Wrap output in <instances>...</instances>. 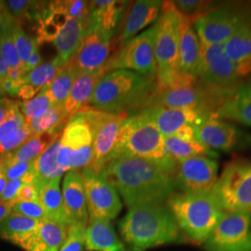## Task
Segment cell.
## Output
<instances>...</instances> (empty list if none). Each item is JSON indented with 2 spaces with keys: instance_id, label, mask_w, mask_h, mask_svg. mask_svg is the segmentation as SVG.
<instances>
[{
  "instance_id": "cell-55",
  "label": "cell",
  "mask_w": 251,
  "mask_h": 251,
  "mask_svg": "<svg viewBox=\"0 0 251 251\" xmlns=\"http://www.w3.org/2000/svg\"><path fill=\"white\" fill-rule=\"evenodd\" d=\"M9 71V67L4 63L2 59L0 58V83L7 77Z\"/></svg>"
},
{
  "instance_id": "cell-44",
  "label": "cell",
  "mask_w": 251,
  "mask_h": 251,
  "mask_svg": "<svg viewBox=\"0 0 251 251\" xmlns=\"http://www.w3.org/2000/svg\"><path fill=\"white\" fill-rule=\"evenodd\" d=\"M11 213L24 216L38 222L46 219L45 212L39 200L15 202L12 205Z\"/></svg>"
},
{
  "instance_id": "cell-24",
  "label": "cell",
  "mask_w": 251,
  "mask_h": 251,
  "mask_svg": "<svg viewBox=\"0 0 251 251\" xmlns=\"http://www.w3.org/2000/svg\"><path fill=\"white\" fill-rule=\"evenodd\" d=\"M225 51L241 77L251 74V15L225 44Z\"/></svg>"
},
{
  "instance_id": "cell-9",
  "label": "cell",
  "mask_w": 251,
  "mask_h": 251,
  "mask_svg": "<svg viewBox=\"0 0 251 251\" xmlns=\"http://www.w3.org/2000/svg\"><path fill=\"white\" fill-rule=\"evenodd\" d=\"M212 194L225 212L251 214V161L226 164Z\"/></svg>"
},
{
  "instance_id": "cell-8",
  "label": "cell",
  "mask_w": 251,
  "mask_h": 251,
  "mask_svg": "<svg viewBox=\"0 0 251 251\" xmlns=\"http://www.w3.org/2000/svg\"><path fill=\"white\" fill-rule=\"evenodd\" d=\"M251 15V4L228 2L193 21L202 43L225 44Z\"/></svg>"
},
{
  "instance_id": "cell-30",
  "label": "cell",
  "mask_w": 251,
  "mask_h": 251,
  "mask_svg": "<svg viewBox=\"0 0 251 251\" xmlns=\"http://www.w3.org/2000/svg\"><path fill=\"white\" fill-rule=\"evenodd\" d=\"M62 177L36 183L38 200L45 212L46 219L63 225H71L64 209L63 195L60 189Z\"/></svg>"
},
{
  "instance_id": "cell-59",
  "label": "cell",
  "mask_w": 251,
  "mask_h": 251,
  "mask_svg": "<svg viewBox=\"0 0 251 251\" xmlns=\"http://www.w3.org/2000/svg\"><path fill=\"white\" fill-rule=\"evenodd\" d=\"M1 168H2V156L0 155V170H1Z\"/></svg>"
},
{
  "instance_id": "cell-46",
  "label": "cell",
  "mask_w": 251,
  "mask_h": 251,
  "mask_svg": "<svg viewBox=\"0 0 251 251\" xmlns=\"http://www.w3.org/2000/svg\"><path fill=\"white\" fill-rule=\"evenodd\" d=\"M32 182L36 183L35 172H32L20 179L9 180L6 188L3 192V195L0 198V202L1 203H9V204L13 205L16 202V198H17V195H18L20 189L22 188L25 184L32 183Z\"/></svg>"
},
{
  "instance_id": "cell-13",
  "label": "cell",
  "mask_w": 251,
  "mask_h": 251,
  "mask_svg": "<svg viewBox=\"0 0 251 251\" xmlns=\"http://www.w3.org/2000/svg\"><path fill=\"white\" fill-rule=\"evenodd\" d=\"M154 25L129 39L113 54L106 72L127 70L144 76L156 75L154 59Z\"/></svg>"
},
{
  "instance_id": "cell-50",
  "label": "cell",
  "mask_w": 251,
  "mask_h": 251,
  "mask_svg": "<svg viewBox=\"0 0 251 251\" xmlns=\"http://www.w3.org/2000/svg\"><path fill=\"white\" fill-rule=\"evenodd\" d=\"M38 200V192L36 183H27L20 189L16 202L18 201H36Z\"/></svg>"
},
{
  "instance_id": "cell-47",
  "label": "cell",
  "mask_w": 251,
  "mask_h": 251,
  "mask_svg": "<svg viewBox=\"0 0 251 251\" xmlns=\"http://www.w3.org/2000/svg\"><path fill=\"white\" fill-rule=\"evenodd\" d=\"M63 10L69 15L70 18L78 20H90V1L69 0L61 1Z\"/></svg>"
},
{
  "instance_id": "cell-21",
  "label": "cell",
  "mask_w": 251,
  "mask_h": 251,
  "mask_svg": "<svg viewBox=\"0 0 251 251\" xmlns=\"http://www.w3.org/2000/svg\"><path fill=\"white\" fill-rule=\"evenodd\" d=\"M64 209L72 224L89 223L86 192L79 171L66 172L63 179V192Z\"/></svg>"
},
{
  "instance_id": "cell-43",
  "label": "cell",
  "mask_w": 251,
  "mask_h": 251,
  "mask_svg": "<svg viewBox=\"0 0 251 251\" xmlns=\"http://www.w3.org/2000/svg\"><path fill=\"white\" fill-rule=\"evenodd\" d=\"M86 227L84 224H72L59 251H84L86 249Z\"/></svg>"
},
{
  "instance_id": "cell-2",
  "label": "cell",
  "mask_w": 251,
  "mask_h": 251,
  "mask_svg": "<svg viewBox=\"0 0 251 251\" xmlns=\"http://www.w3.org/2000/svg\"><path fill=\"white\" fill-rule=\"evenodd\" d=\"M119 230L131 251H146L177 242L179 226L168 206L149 204L129 207Z\"/></svg>"
},
{
  "instance_id": "cell-5",
  "label": "cell",
  "mask_w": 251,
  "mask_h": 251,
  "mask_svg": "<svg viewBox=\"0 0 251 251\" xmlns=\"http://www.w3.org/2000/svg\"><path fill=\"white\" fill-rule=\"evenodd\" d=\"M167 205L179 230L197 244L206 242L225 214L212 192L173 193Z\"/></svg>"
},
{
  "instance_id": "cell-38",
  "label": "cell",
  "mask_w": 251,
  "mask_h": 251,
  "mask_svg": "<svg viewBox=\"0 0 251 251\" xmlns=\"http://www.w3.org/2000/svg\"><path fill=\"white\" fill-rule=\"evenodd\" d=\"M51 105H53L52 101L47 92L46 87H44L33 99L23 101L19 104V107L27 124L31 120L45 114Z\"/></svg>"
},
{
  "instance_id": "cell-53",
  "label": "cell",
  "mask_w": 251,
  "mask_h": 251,
  "mask_svg": "<svg viewBox=\"0 0 251 251\" xmlns=\"http://www.w3.org/2000/svg\"><path fill=\"white\" fill-rule=\"evenodd\" d=\"M11 102H12V100L7 97L0 100V125L2 124V122L7 117L9 107L11 105Z\"/></svg>"
},
{
  "instance_id": "cell-22",
  "label": "cell",
  "mask_w": 251,
  "mask_h": 251,
  "mask_svg": "<svg viewBox=\"0 0 251 251\" xmlns=\"http://www.w3.org/2000/svg\"><path fill=\"white\" fill-rule=\"evenodd\" d=\"M69 226L44 219L18 246L25 251H59L67 236Z\"/></svg>"
},
{
  "instance_id": "cell-18",
  "label": "cell",
  "mask_w": 251,
  "mask_h": 251,
  "mask_svg": "<svg viewBox=\"0 0 251 251\" xmlns=\"http://www.w3.org/2000/svg\"><path fill=\"white\" fill-rule=\"evenodd\" d=\"M138 112L148 117L164 137H175L187 126H198L209 117H216L214 114L192 108L150 106Z\"/></svg>"
},
{
  "instance_id": "cell-10",
  "label": "cell",
  "mask_w": 251,
  "mask_h": 251,
  "mask_svg": "<svg viewBox=\"0 0 251 251\" xmlns=\"http://www.w3.org/2000/svg\"><path fill=\"white\" fill-rule=\"evenodd\" d=\"M93 161V135L80 114L70 117L63 128L57 163L60 170L82 171Z\"/></svg>"
},
{
  "instance_id": "cell-26",
  "label": "cell",
  "mask_w": 251,
  "mask_h": 251,
  "mask_svg": "<svg viewBox=\"0 0 251 251\" xmlns=\"http://www.w3.org/2000/svg\"><path fill=\"white\" fill-rule=\"evenodd\" d=\"M105 75L103 72L78 74L63 103V108L68 117H73L89 108V102L94 90Z\"/></svg>"
},
{
  "instance_id": "cell-16",
  "label": "cell",
  "mask_w": 251,
  "mask_h": 251,
  "mask_svg": "<svg viewBox=\"0 0 251 251\" xmlns=\"http://www.w3.org/2000/svg\"><path fill=\"white\" fill-rule=\"evenodd\" d=\"M112 38L89 22L80 45L68 63L78 74L103 72L107 75L106 68L115 50Z\"/></svg>"
},
{
  "instance_id": "cell-12",
  "label": "cell",
  "mask_w": 251,
  "mask_h": 251,
  "mask_svg": "<svg viewBox=\"0 0 251 251\" xmlns=\"http://www.w3.org/2000/svg\"><path fill=\"white\" fill-rule=\"evenodd\" d=\"M78 114L90 126L93 135V161L89 169L100 172L110 160L120 128L128 114H112L94 109H87Z\"/></svg>"
},
{
  "instance_id": "cell-1",
  "label": "cell",
  "mask_w": 251,
  "mask_h": 251,
  "mask_svg": "<svg viewBox=\"0 0 251 251\" xmlns=\"http://www.w3.org/2000/svg\"><path fill=\"white\" fill-rule=\"evenodd\" d=\"M100 173L114 184L128 207L163 204L176 188L170 174L152 162L134 156H117Z\"/></svg>"
},
{
  "instance_id": "cell-49",
  "label": "cell",
  "mask_w": 251,
  "mask_h": 251,
  "mask_svg": "<svg viewBox=\"0 0 251 251\" xmlns=\"http://www.w3.org/2000/svg\"><path fill=\"white\" fill-rule=\"evenodd\" d=\"M15 23L16 20L10 14L5 1H0V39Z\"/></svg>"
},
{
  "instance_id": "cell-52",
  "label": "cell",
  "mask_w": 251,
  "mask_h": 251,
  "mask_svg": "<svg viewBox=\"0 0 251 251\" xmlns=\"http://www.w3.org/2000/svg\"><path fill=\"white\" fill-rule=\"evenodd\" d=\"M41 64V55L39 52V49L37 48L35 50V51L31 55L30 59L28 60L26 64L23 67L24 72L26 75L27 73L31 72L32 70H34L38 65Z\"/></svg>"
},
{
  "instance_id": "cell-41",
  "label": "cell",
  "mask_w": 251,
  "mask_h": 251,
  "mask_svg": "<svg viewBox=\"0 0 251 251\" xmlns=\"http://www.w3.org/2000/svg\"><path fill=\"white\" fill-rule=\"evenodd\" d=\"M19 104L17 101L12 100L8 115L0 125V143L26 124L25 117L20 111Z\"/></svg>"
},
{
  "instance_id": "cell-48",
  "label": "cell",
  "mask_w": 251,
  "mask_h": 251,
  "mask_svg": "<svg viewBox=\"0 0 251 251\" xmlns=\"http://www.w3.org/2000/svg\"><path fill=\"white\" fill-rule=\"evenodd\" d=\"M35 161L18 162L8 166H2V171L8 180L20 179L35 172Z\"/></svg>"
},
{
  "instance_id": "cell-27",
  "label": "cell",
  "mask_w": 251,
  "mask_h": 251,
  "mask_svg": "<svg viewBox=\"0 0 251 251\" xmlns=\"http://www.w3.org/2000/svg\"><path fill=\"white\" fill-rule=\"evenodd\" d=\"M216 117L229 122L251 126V83L241 85L225 100Z\"/></svg>"
},
{
  "instance_id": "cell-42",
  "label": "cell",
  "mask_w": 251,
  "mask_h": 251,
  "mask_svg": "<svg viewBox=\"0 0 251 251\" xmlns=\"http://www.w3.org/2000/svg\"><path fill=\"white\" fill-rule=\"evenodd\" d=\"M14 25L9 29L0 39V58L9 69L21 67L18 52L13 41Z\"/></svg>"
},
{
  "instance_id": "cell-28",
  "label": "cell",
  "mask_w": 251,
  "mask_h": 251,
  "mask_svg": "<svg viewBox=\"0 0 251 251\" xmlns=\"http://www.w3.org/2000/svg\"><path fill=\"white\" fill-rule=\"evenodd\" d=\"M89 21L70 18L61 29L53 41L57 50L56 61L64 66L69 63L77 50L86 33Z\"/></svg>"
},
{
  "instance_id": "cell-60",
  "label": "cell",
  "mask_w": 251,
  "mask_h": 251,
  "mask_svg": "<svg viewBox=\"0 0 251 251\" xmlns=\"http://www.w3.org/2000/svg\"></svg>"
},
{
  "instance_id": "cell-58",
  "label": "cell",
  "mask_w": 251,
  "mask_h": 251,
  "mask_svg": "<svg viewBox=\"0 0 251 251\" xmlns=\"http://www.w3.org/2000/svg\"><path fill=\"white\" fill-rule=\"evenodd\" d=\"M4 98H6V96H5V95L2 93V91L0 90V100H1L4 99Z\"/></svg>"
},
{
  "instance_id": "cell-36",
  "label": "cell",
  "mask_w": 251,
  "mask_h": 251,
  "mask_svg": "<svg viewBox=\"0 0 251 251\" xmlns=\"http://www.w3.org/2000/svg\"><path fill=\"white\" fill-rule=\"evenodd\" d=\"M78 72L70 65L65 64L59 75L50 85L46 86L47 92L52 101V104H63L67 99L73 84L75 80Z\"/></svg>"
},
{
  "instance_id": "cell-40",
  "label": "cell",
  "mask_w": 251,
  "mask_h": 251,
  "mask_svg": "<svg viewBox=\"0 0 251 251\" xmlns=\"http://www.w3.org/2000/svg\"><path fill=\"white\" fill-rule=\"evenodd\" d=\"M173 4L181 15L188 17L192 21L206 14L218 5L211 1L202 0H178L173 1Z\"/></svg>"
},
{
  "instance_id": "cell-4",
  "label": "cell",
  "mask_w": 251,
  "mask_h": 251,
  "mask_svg": "<svg viewBox=\"0 0 251 251\" xmlns=\"http://www.w3.org/2000/svg\"><path fill=\"white\" fill-rule=\"evenodd\" d=\"M120 155H129L152 162L171 177L176 168V162L165 147L164 136L141 112L126 117L109 161Z\"/></svg>"
},
{
  "instance_id": "cell-3",
  "label": "cell",
  "mask_w": 251,
  "mask_h": 251,
  "mask_svg": "<svg viewBox=\"0 0 251 251\" xmlns=\"http://www.w3.org/2000/svg\"><path fill=\"white\" fill-rule=\"evenodd\" d=\"M155 77L127 70L108 73L97 84L88 109L112 114L142 110L155 89Z\"/></svg>"
},
{
  "instance_id": "cell-31",
  "label": "cell",
  "mask_w": 251,
  "mask_h": 251,
  "mask_svg": "<svg viewBox=\"0 0 251 251\" xmlns=\"http://www.w3.org/2000/svg\"><path fill=\"white\" fill-rule=\"evenodd\" d=\"M63 131L32 135L25 144H22L15 151L2 156V166H8L18 162L36 160L53 142L54 139Z\"/></svg>"
},
{
  "instance_id": "cell-51",
  "label": "cell",
  "mask_w": 251,
  "mask_h": 251,
  "mask_svg": "<svg viewBox=\"0 0 251 251\" xmlns=\"http://www.w3.org/2000/svg\"><path fill=\"white\" fill-rule=\"evenodd\" d=\"M40 90H41L40 89H37V88H35L33 86L24 84L19 89L17 97H18L19 99L24 100V101H27L29 100L33 99Z\"/></svg>"
},
{
  "instance_id": "cell-45",
  "label": "cell",
  "mask_w": 251,
  "mask_h": 251,
  "mask_svg": "<svg viewBox=\"0 0 251 251\" xmlns=\"http://www.w3.org/2000/svg\"><path fill=\"white\" fill-rule=\"evenodd\" d=\"M32 135L34 134L25 124L21 129L9 135L8 138L0 143V155L4 156L9 154V152L15 151L22 144H25Z\"/></svg>"
},
{
  "instance_id": "cell-19",
  "label": "cell",
  "mask_w": 251,
  "mask_h": 251,
  "mask_svg": "<svg viewBox=\"0 0 251 251\" xmlns=\"http://www.w3.org/2000/svg\"><path fill=\"white\" fill-rule=\"evenodd\" d=\"M195 134L198 143L215 152L232 151L242 139L241 131L235 126L217 117L196 126Z\"/></svg>"
},
{
  "instance_id": "cell-32",
  "label": "cell",
  "mask_w": 251,
  "mask_h": 251,
  "mask_svg": "<svg viewBox=\"0 0 251 251\" xmlns=\"http://www.w3.org/2000/svg\"><path fill=\"white\" fill-rule=\"evenodd\" d=\"M167 151L176 163L197 156H207L217 158L218 152L212 151L198 142H185L176 137H164Z\"/></svg>"
},
{
  "instance_id": "cell-33",
  "label": "cell",
  "mask_w": 251,
  "mask_h": 251,
  "mask_svg": "<svg viewBox=\"0 0 251 251\" xmlns=\"http://www.w3.org/2000/svg\"><path fill=\"white\" fill-rule=\"evenodd\" d=\"M62 133L58 135L50 145L36 158L35 161L36 184L63 176V172L60 170L57 163Z\"/></svg>"
},
{
  "instance_id": "cell-20",
  "label": "cell",
  "mask_w": 251,
  "mask_h": 251,
  "mask_svg": "<svg viewBox=\"0 0 251 251\" xmlns=\"http://www.w3.org/2000/svg\"><path fill=\"white\" fill-rule=\"evenodd\" d=\"M163 1L138 0L128 9L122 30L117 38V44H124L133 38L146 27L155 24L161 13Z\"/></svg>"
},
{
  "instance_id": "cell-54",
  "label": "cell",
  "mask_w": 251,
  "mask_h": 251,
  "mask_svg": "<svg viewBox=\"0 0 251 251\" xmlns=\"http://www.w3.org/2000/svg\"><path fill=\"white\" fill-rule=\"evenodd\" d=\"M12 204L0 202V223L3 222L11 213Z\"/></svg>"
},
{
  "instance_id": "cell-56",
  "label": "cell",
  "mask_w": 251,
  "mask_h": 251,
  "mask_svg": "<svg viewBox=\"0 0 251 251\" xmlns=\"http://www.w3.org/2000/svg\"><path fill=\"white\" fill-rule=\"evenodd\" d=\"M8 181L9 180L6 178L4 172L2 171V168H1V170H0V198L2 197L3 192H4V190H5L7 184H8Z\"/></svg>"
},
{
  "instance_id": "cell-39",
  "label": "cell",
  "mask_w": 251,
  "mask_h": 251,
  "mask_svg": "<svg viewBox=\"0 0 251 251\" xmlns=\"http://www.w3.org/2000/svg\"><path fill=\"white\" fill-rule=\"evenodd\" d=\"M13 41L18 52L21 66L24 67L39 44L36 37L28 35L23 28V25L17 21L13 28Z\"/></svg>"
},
{
  "instance_id": "cell-14",
  "label": "cell",
  "mask_w": 251,
  "mask_h": 251,
  "mask_svg": "<svg viewBox=\"0 0 251 251\" xmlns=\"http://www.w3.org/2000/svg\"><path fill=\"white\" fill-rule=\"evenodd\" d=\"M80 173L86 192L89 221L115 219L122 209V203L114 184L100 172L89 168Z\"/></svg>"
},
{
  "instance_id": "cell-25",
  "label": "cell",
  "mask_w": 251,
  "mask_h": 251,
  "mask_svg": "<svg viewBox=\"0 0 251 251\" xmlns=\"http://www.w3.org/2000/svg\"><path fill=\"white\" fill-rule=\"evenodd\" d=\"M128 1L95 0L90 1L89 22L99 27L110 36H114L127 7Z\"/></svg>"
},
{
  "instance_id": "cell-7",
  "label": "cell",
  "mask_w": 251,
  "mask_h": 251,
  "mask_svg": "<svg viewBox=\"0 0 251 251\" xmlns=\"http://www.w3.org/2000/svg\"><path fill=\"white\" fill-rule=\"evenodd\" d=\"M229 96L214 90L197 77L182 73L179 79L171 86L155 89L144 108H192L216 116L217 110ZM143 108V109H144ZM141 111V110H140Z\"/></svg>"
},
{
  "instance_id": "cell-35",
  "label": "cell",
  "mask_w": 251,
  "mask_h": 251,
  "mask_svg": "<svg viewBox=\"0 0 251 251\" xmlns=\"http://www.w3.org/2000/svg\"><path fill=\"white\" fill-rule=\"evenodd\" d=\"M70 117L63 104H53L41 117L31 120L26 125L33 134L62 131Z\"/></svg>"
},
{
  "instance_id": "cell-23",
  "label": "cell",
  "mask_w": 251,
  "mask_h": 251,
  "mask_svg": "<svg viewBox=\"0 0 251 251\" xmlns=\"http://www.w3.org/2000/svg\"><path fill=\"white\" fill-rule=\"evenodd\" d=\"M179 57L181 73L198 78L201 64V42L193 21L183 15L179 26Z\"/></svg>"
},
{
  "instance_id": "cell-11",
  "label": "cell",
  "mask_w": 251,
  "mask_h": 251,
  "mask_svg": "<svg viewBox=\"0 0 251 251\" xmlns=\"http://www.w3.org/2000/svg\"><path fill=\"white\" fill-rule=\"evenodd\" d=\"M198 78L206 86L227 96L232 95L241 86L242 80L232 60L225 51V44H206L202 42L201 64Z\"/></svg>"
},
{
  "instance_id": "cell-15",
  "label": "cell",
  "mask_w": 251,
  "mask_h": 251,
  "mask_svg": "<svg viewBox=\"0 0 251 251\" xmlns=\"http://www.w3.org/2000/svg\"><path fill=\"white\" fill-rule=\"evenodd\" d=\"M206 251H251V214L225 212L206 242Z\"/></svg>"
},
{
  "instance_id": "cell-6",
  "label": "cell",
  "mask_w": 251,
  "mask_h": 251,
  "mask_svg": "<svg viewBox=\"0 0 251 251\" xmlns=\"http://www.w3.org/2000/svg\"><path fill=\"white\" fill-rule=\"evenodd\" d=\"M180 19L173 1H163L160 16L154 24L155 81L158 89L171 86L182 75L179 57Z\"/></svg>"
},
{
  "instance_id": "cell-34",
  "label": "cell",
  "mask_w": 251,
  "mask_h": 251,
  "mask_svg": "<svg viewBox=\"0 0 251 251\" xmlns=\"http://www.w3.org/2000/svg\"><path fill=\"white\" fill-rule=\"evenodd\" d=\"M38 224L36 220L10 213L0 223V238L18 245L36 229Z\"/></svg>"
},
{
  "instance_id": "cell-17",
  "label": "cell",
  "mask_w": 251,
  "mask_h": 251,
  "mask_svg": "<svg viewBox=\"0 0 251 251\" xmlns=\"http://www.w3.org/2000/svg\"><path fill=\"white\" fill-rule=\"evenodd\" d=\"M219 164L214 158L197 156L176 163L172 179L183 193H210L218 180Z\"/></svg>"
},
{
  "instance_id": "cell-37",
  "label": "cell",
  "mask_w": 251,
  "mask_h": 251,
  "mask_svg": "<svg viewBox=\"0 0 251 251\" xmlns=\"http://www.w3.org/2000/svg\"><path fill=\"white\" fill-rule=\"evenodd\" d=\"M63 68V66L59 64L54 58L53 60L41 63L31 72L27 73L23 78V82L24 84L42 90L55 79Z\"/></svg>"
},
{
  "instance_id": "cell-29",
  "label": "cell",
  "mask_w": 251,
  "mask_h": 251,
  "mask_svg": "<svg viewBox=\"0 0 251 251\" xmlns=\"http://www.w3.org/2000/svg\"><path fill=\"white\" fill-rule=\"evenodd\" d=\"M86 250L88 251H126L114 230L111 221L96 219L86 227Z\"/></svg>"
},
{
  "instance_id": "cell-57",
  "label": "cell",
  "mask_w": 251,
  "mask_h": 251,
  "mask_svg": "<svg viewBox=\"0 0 251 251\" xmlns=\"http://www.w3.org/2000/svg\"><path fill=\"white\" fill-rule=\"evenodd\" d=\"M247 142H248V144H249V145H251V136H249V137H247Z\"/></svg>"
}]
</instances>
